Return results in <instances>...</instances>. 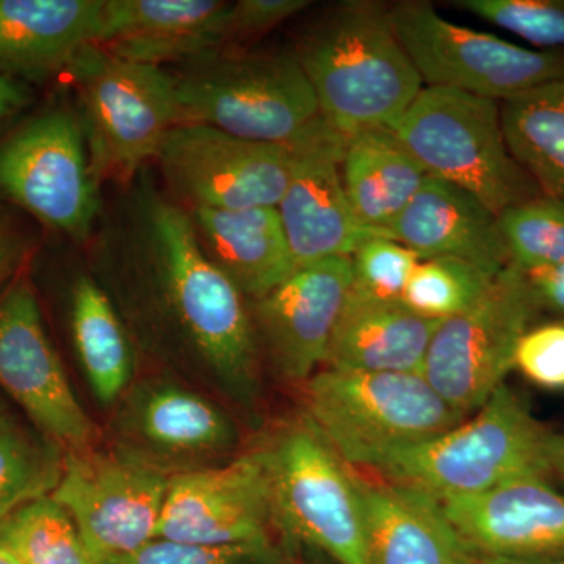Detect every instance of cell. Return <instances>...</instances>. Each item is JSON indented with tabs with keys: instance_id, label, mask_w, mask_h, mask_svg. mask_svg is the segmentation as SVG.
Masks as SVG:
<instances>
[{
	"instance_id": "cell-1",
	"label": "cell",
	"mask_w": 564,
	"mask_h": 564,
	"mask_svg": "<svg viewBox=\"0 0 564 564\" xmlns=\"http://www.w3.org/2000/svg\"><path fill=\"white\" fill-rule=\"evenodd\" d=\"M96 247L154 285L159 302L237 402L259 397L261 345L243 293L203 251L188 212L143 181Z\"/></svg>"
},
{
	"instance_id": "cell-2",
	"label": "cell",
	"mask_w": 564,
	"mask_h": 564,
	"mask_svg": "<svg viewBox=\"0 0 564 564\" xmlns=\"http://www.w3.org/2000/svg\"><path fill=\"white\" fill-rule=\"evenodd\" d=\"M295 52L323 120L344 137L391 128L423 88L384 3H339Z\"/></svg>"
},
{
	"instance_id": "cell-3",
	"label": "cell",
	"mask_w": 564,
	"mask_h": 564,
	"mask_svg": "<svg viewBox=\"0 0 564 564\" xmlns=\"http://www.w3.org/2000/svg\"><path fill=\"white\" fill-rule=\"evenodd\" d=\"M303 417L345 464L370 470L467 419L422 373L333 369L304 383Z\"/></svg>"
},
{
	"instance_id": "cell-4",
	"label": "cell",
	"mask_w": 564,
	"mask_h": 564,
	"mask_svg": "<svg viewBox=\"0 0 564 564\" xmlns=\"http://www.w3.org/2000/svg\"><path fill=\"white\" fill-rule=\"evenodd\" d=\"M177 124H202L259 143L291 147L322 120L295 51H223L174 76Z\"/></svg>"
},
{
	"instance_id": "cell-5",
	"label": "cell",
	"mask_w": 564,
	"mask_h": 564,
	"mask_svg": "<svg viewBox=\"0 0 564 564\" xmlns=\"http://www.w3.org/2000/svg\"><path fill=\"white\" fill-rule=\"evenodd\" d=\"M547 433L524 400L502 384L473 419L393 456L377 474L440 502L475 496L525 475H547Z\"/></svg>"
},
{
	"instance_id": "cell-6",
	"label": "cell",
	"mask_w": 564,
	"mask_h": 564,
	"mask_svg": "<svg viewBox=\"0 0 564 564\" xmlns=\"http://www.w3.org/2000/svg\"><path fill=\"white\" fill-rule=\"evenodd\" d=\"M388 129L426 174L458 185L496 215L541 195L508 150L500 102L425 87Z\"/></svg>"
},
{
	"instance_id": "cell-7",
	"label": "cell",
	"mask_w": 564,
	"mask_h": 564,
	"mask_svg": "<svg viewBox=\"0 0 564 564\" xmlns=\"http://www.w3.org/2000/svg\"><path fill=\"white\" fill-rule=\"evenodd\" d=\"M68 73L79 98L93 176L98 184L128 187L177 126L173 74L124 61L98 44L85 47Z\"/></svg>"
},
{
	"instance_id": "cell-8",
	"label": "cell",
	"mask_w": 564,
	"mask_h": 564,
	"mask_svg": "<svg viewBox=\"0 0 564 564\" xmlns=\"http://www.w3.org/2000/svg\"><path fill=\"white\" fill-rule=\"evenodd\" d=\"M282 540L334 564H369L358 474L303 417L261 447Z\"/></svg>"
},
{
	"instance_id": "cell-9",
	"label": "cell",
	"mask_w": 564,
	"mask_h": 564,
	"mask_svg": "<svg viewBox=\"0 0 564 564\" xmlns=\"http://www.w3.org/2000/svg\"><path fill=\"white\" fill-rule=\"evenodd\" d=\"M527 274L508 263L480 300L440 323L422 375L434 391L469 417L514 369L519 340L540 313Z\"/></svg>"
},
{
	"instance_id": "cell-10",
	"label": "cell",
	"mask_w": 564,
	"mask_h": 564,
	"mask_svg": "<svg viewBox=\"0 0 564 564\" xmlns=\"http://www.w3.org/2000/svg\"><path fill=\"white\" fill-rule=\"evenodd\" d=\"M393 31L426 87L505 102L564 79V52L530 51L444 20L430 2L391 6Z\"/></svg>"
},
{
	"instance_id": "cell-11",
	"label": "cell",
	"mask_w": 564,
	"mask_h": 564,
	"mask_svg": "<svg viewBox=\"0 0 564 564\" xmlns=\"http://www.w3.org/2000/svg\"><path fill=\"white\" fill-rule=\"evenodd\" d=\"M79 117L44 110L0 140V193L73 240L88 239L99 214Z\"/></svg>"
},
{
	"instance_id": "cell-12",
	"label": "cell",
	"mask_w": 564,
	"mask_h": 564,
	"mask_svg": "<svg viewBox=\"0 0 564 564\" xmlns=\"http://www.w3.org/2000/svg\"><path fill=\"white\" fill-rule=\"evenodd\" d=\"M170 475L129 451L65 452L52 499L68 511L93 562L107 564L155 540Z\"/></svg>"
},
{
	"instance_id": "cell-13",
	"label": "cell",
	"mask_w": 564,
	"mask_h": 564,
	"mask_svg": "<svg viewBox=\"0 0 564 564\" xmlns=\"http://www.w3.org/2000/svg\"><path fill=\"white\" fill-rule=\"evenodd\" d=\"M170 193L185 210L251 209L280 204L292 151L202 124H177L155 155Z\"/></svg>"
},
{
	"instance_id": "cell-14",
	"label": "cell",
	"mask_w": 564,
	"mask_h": 564,
	"mask_svg": "<svg viewBox=\"0 0 564 564\" xmlns=\"http://www.w3.org/2000/svg\"><path fill=\"white\" fill-rule=\"evenodd\" d=\"M0 388L63 451L95 443V423L70 389L31 280L22 273L0 293Z\"/></svg>"
},
{
	"instance_id": "cell-15",
	"label": "cell",
	"mask_w": 564,
	"mask_h": 564,
	"mask_svg": "<svg viewBox=\"0 0 564 564\" xmlns=\"http://www.w3.org/2000/svg\"><path fill=\"white\" fill-rule=\"evenodd\" d=\"M272 486L261 448L218 467L170 477L155 538L191 544L278 540Z\"/></svg>"
},
{
	"instance_id": "cell-16",
	"label": "cell",
	"mask_w": 564,
	"mask_h": 564,
	"mask_svg": "<svg viewBox=\"0 0 564 564\" xmlns=\"http://www.w3.org/2000/svg\"><path fill=\"white\" fill-rule=\"evenodd\" d=\"M344 143L345 137L322 118L289 147L291 177L276 210L296 269L350 258L364 242L383 236L366 228L351 209L340 174Z\"/></svg>"
},
{
	"instance_id": "cell-17",
	"label": "cell",
	"mask_w": 564,
	"mask_h": 564,
	"mask_svg": "<svg viewBox=\"0 0 564 564\" xmlns=\"http://www.w3.org/2000/svg\"><path fill=\"white\" fill-rule=\"evenodd\" d=\"M351 284L350 258L325 259L300 267L252 302L259 345L282 380L304 384L325 366Z\"/></svg>"
},
{
	"instance_id": "cell-18",
	"label": "cell",
	"mask_w": 564,
	"mask_h": 564,
	"mask_svg": "<svg viewBox=\"0 0 564 564\" xmlns=\"http://www.w3.org/2000/svg\"><path fill=\"white\" fill-rule=\"evenodd\" d=\"M441 503L475 556L518 563L564 558V492L547 475H525Z\"/></svg>"
},
{
	"instance_id": "cell-19",
	"label": "cell",
	"mask_w": 564,
	"mask_h": 564,
	"mask_svg": "<svg viewBox=\"0 0 564 564\" xmlns=\"http://www.w3.org/2000/svg\"><path fill=\"white\" fill-rule=\"evenodd\" d=\"M229 10L221 0H106L96 44L124 61L184 66L225 50Z\"/></svg>"
},
{
	"instance_id": "cell-20",
	"label": "cell",
	"mask_w": 564,
	"mask_h": 564,
	"mask_svg": "<svg viewBox=\"0 0 564 564\" xmlns=\"http://www.w3.org/2000/svg\"><path fill=\"white\" fill-rule=\"evenodd\" d=\"M391 237L422 261L462 259L492 274L510 263L497 215L469 192L430 174L392 226Z\"/></svg>"
},
{
	"instance_id": "cell-21",
	"label": "cell",
	"mask_w": 564,
	"mask_h": 564,
	"mask_svg": "<svg viewBox=\"0 0 564 564\" xmlns=\"http://www.w3.org/2000/svg\"><path fill=\"white\" fill-rule=\"evenodd\" d=\"M369 564H474V555L430 494L358 474Z\"/></svg>"
},
{
	"instance_id": "cell-22",
	"label": "cell",
	"mask_w": 564,
	"mask_h": 564,
	"mask_svg": "<svg viewBox=\"0 0 564 564\" xmlns=\"http://www.w3.org/2000/svg\"><path fill=\"white\" fill-rule=\"evenodd\" d=\"M106 0H0V73L44 80L98 43Z\"/></svg>"
},
{
	"instance_id": "cell-23",
	"label": "cell",
	"mask_w": 564,
	"mask_h": 564,
	"mask_svg": "<svg viewBox=\"0 0 564 564\" xmlns=\"http://www.w3.org/2000/svg\"><path fill=\"white\" fill-rule=\"evenodd\" d=\"M187 212L203 251L245 299L258 302L295 272L276 207Z\"/></svg>"
},
{
	"instance_id": "cell-24",
	"label": "cell",
	"mask_w": 564,
	"mask_h": 564,
	"mask_svg": "<svg viewBox=\"0 0 564 564\" xmlns=\"http://www.w3.org/2000/svg\"><path fill=\"white\" fill-rule=\"evenodd\" d=\"M402 302L350 292L326 352V369L361 373H422L437 326Z\"/></svg>"
},
{
	"instance_id": "cell-25",
	"label": "cell",
	"mask_w": 564,
	"mask_h": 564,
	"mask_svg": "<svg viewBox=\"0 0 564 564\" xmlns=\"http://www.w3.org/2000/svg\"><path fill=\"white\" fill-rule=\"evenodd\" d=\"M131 436L143 445L140 458L158 467L163 462L195 463L232 451L239 432L231 419L198 393L174 384H158L135 395L126 415Z\"/></svg>"
},
{
	"instance_id": "cell-26",
	"label": "cell",
	"mask_w": 564,
	"mask_h": 564,
	"mask_svg": "<svg viewBox=\"0 0 564 564\" xmlns=\"http://www.w3.org/2000/svg\"><path fill=\"white\" fill-rule=\"evenodd\" d=\"M340 174L356 218L366 228L389 237L429 176L386 128L345 137Z\"/></svg>"
},
{
	"instance_id": "cell-27",
	"label": "cell",
	"mask_w": 564,
	"mask_h": 564,
	"mask_svg": "<svg viewBox=\"0 0 564 564\" xmlns=\"http://www.w3.org/2000/svg\"><path fill=\"white\" fill-rule=\"evenodd\" d=\"M508 150L541 193L564 199V79L500 104Z\"/></svg>"
},
{
	"instance_id": "cell-28",
	"label": "cell",
	"mask_w": 564,
	"mask_h": 564,
	"mask_svg": "<svg viewBox=\"0 0 564 564\" xmlns=\"http://www.w3.org/2000/svg\"><path fill=\"white\" fill-rule=\"evenodd\" d=\"M70 332L93 392L113 403L131 380V347L110 296L90 276H80L70 293Z\"/></svg>"
},
{
	"instance_id": "cell-29",
	"label": "cell",
	"mask_w": 564,
	"mask_h": 564,
	"mask_svg": "<svg viewBox=\"0 0 564 564\" xmlns=\"http://www.w3.org/2000/svg\"><path fill=\"white\" fill-rule=\"evenodd\" d=\"M65 451L6 413L0 417V529L25 505L51 496L63 473Z\"/></svg>"
},
{
	"instance_id": "cell-30",
	"label": "cell",
	"mask_w": 564,
	"mask_h": 564,
	"mask_svg": "<svg viewBox=\"0 0 564 564\" xmlns=\"http://www.w3.org/2000/svg\"><path fill=\"white\" fill-rule=\"evenodd\" d=\"M22 564H96L68 511L52 496L25 505L0 529Z\"/></svg>"
},
{
	"instance_id": "cell-31",
	"label": "cell",
	"mask_w": 564,
	"mask_h": 564,
	"mask_svg": "<svg viewBox=\"0 0 564 564\" xmlns=\"http://www.w3.org/2000/svg\"><path fill=\"white\" fill-rule=\"evenodd\" d=\"M496 276L462 259H425L411 274L402 303L421 317L448 321L474 306Z\"/></svg>"
},
{
	"instance_id": "cell-32",
	"label": "cell",
	"mask_w": 564,
	"mask_h": 564,
	"mask_svg": "<svg viewBox=\"0 0 564 564\" xmlns=\"http://www.w3.org/2000/svg\"><path fill=\"white\" fill-rule=\"evenodd\" d=\"M511 265L524 273L564 262V199L541 195L497 215Z\"/></svg>"
},
{
	"instance_id": "cell-33",
	"label": "cell",
	"mask_w": 564,
	"mask_h": 564,
	"mask_svg": "<svg viewBox=\"0 0 564 564\" xmlns=\"http://www.w3.org/2000/svg\"><path fill=\"white\" fill-rule=\"evenodd\" d=\"M285 540L191 544L155 538L140 551L107 564H302Z\"/></svg>"
},
{
	"instance_id": "cell-34",
	"label": "cell",
	"mask_w": 564,
	"mask_h": 564,
	"mask_svg": "<svg viewBox=\"0 0 564 564\" xmlns=\"http://www.w3.org/2000/svg\"><path fill=\"white\" fill-rule=\"evenodd\" d=\"M452 6L534 46L564 52V0H456Z\"/></svg>"
},
{
	"instance_id": "cell-35",
	"label": "cell",
	"mask_w": 564,
	"mask_h": 564,
	"mask_svg": "<svg viewBox=\"0 0 564 564\" xmlns=\"http://www.w3.org/2000/svg\"><path fill=\"white\" fill-rule=\"evenodd\" d=\"M350 261L352 293L378 302H402L408 281L422 259L391 237L380 236L364 242Z\"/></svg>"
},
{
	"instance_id": "cell-36",
	"label": "cell",
	"mask_w": 564,
	"mask_h": 564,
	"mask_svg": "<svg viewBox=\"0 0 564 564\" xmlns=\"http://www.w3.org/2000/svg\"><path fill=\"white\" fill-rule=\"evenodd\" d=\"M514 369L538 388L564 391V322L530 328L516 348Z\"/></svg>"
},
{
	"instance_id": "cell-37",
	"label": "cell",
	"mask_w": 564,
	"mask_h": 564,
	"mask_svg": "<svg viewBox=\"0 0 564 564\" xmlns=\"http://www.w3.org/2000/svg\"><path fill=\"white\" fill-rule=\"evenodd\" d=\"M310 6V0H240L231 3L223 51H239L240 44L261 39Z\"/></svg>"
},
{
	"instance_id": "cell-38",
	"label": "cell",
	"mask_w": 564,
	"mask_h": 564,
	"mask_svg": "<svg viewBox=\"0 0 564 564\" xmlns=\"http://www.w3.org/2000/svg\"><path fill=\"white\" fill-rule=\"evenodd\" d=\"M29 247L28 236L0 210V284L13 281L20 274L17 272L28 256Z\"/></svg>"
},
{
	"instance_id": "cell-39",
	"label": "cell",
	"mask_w": 564,
	"mask_h": 564,
	"mask_svg": "<svg viewBox=\"0 0 564 564\" xmlns=\"http://www.w3.org/2000/svg\"><path fill=\"white\" fill-rule=\"evenodd\" d=\"M525 274L538 307L564 315V262Z\"/></svg>"
},
{
	"instance_id": "cell-40",
	"label": "cell",
	"mask_w": 564,
	"mask_h": 564,
	"mask_svg": "<svg viewBox=\"0 0 564 564\" xmlns=\"http://www.w3.org/2000/svg\"><path fill=\"white\" fill-rule=\"evenodd\" d=\"M29 99V90L20 80L0 73V120L20 111Z\"/></svg>"
},
{
	"instance_id": "cell-41",
	"label": "cell",
	"mask_w": 564,
	"mask_h": 564,
	"mask_svg": "<svg viewBox=\"0 0 564 564\" xmlns=\"http://www.w3.org/2000/svg\"><path fill=\"white\" fill-rule=\"evenodd\" d=\"M545 466L549 474L564 480V432H549L544 445Z\"/></svg>"
},
{
	"instance_id": "cell-42",
	"label": "cell",
	"mask_w": 564,
	"mask_h": 564,
	"mask_svg": "<svg viewBox=\"0 0 564 564\" xmlns=\"http://www.w3.org/2000/svg\"><path fill=\"white\" fill-rule=\"evenodd\" d=\"M474 564H564V558L554 560V562H543V563H518V562H507V560L484 558V556H475L474 555Z\"/></svg>"
},
{
	"instance_id": "cell-43",
	"label": "cell",
	"mask_w": 564,
	"mask_h": 564,
	"mask_svg": "<svg viewBox=\"0 0 564 564\" xmlns=\"http://www.w3.org/2000/svg\"><path fill=\"white\" fill-rule=\"evenodd\" d=\"M0 564H22L2 541H0Z\"/></svg>"
},
{
	"instance_id": "cell-44",
	"label": "cell",
	"mask_w": 564,
	"mask_h": 564,
	"mask_svg": "<svg viewBox=\"0 0 564 564\" xmlns=\"http://www.w3.org/2000/svg\"><path fill=\"white\" fill-rule=\"evenodd\" d=\"M6 413H7V411H6V410H3V404H2V402H0V417H2V415H3V414H6Z\"/></svg>"
}]
</instances>
